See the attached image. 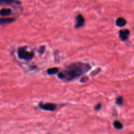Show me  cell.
Wrapping results in <instances>:
<instances>
[{"mask_svg": "<svg viewBox=\"0 0 134 134\" xmlns=\"http://www.w3.org/2000/svg\"><path fill=\"white\" fill-rule=\"evenodd\" d=\"M18 56L21 59H24L25 60H29L31 59L34 55V54L32 52L28 51L25 47H21L18 49Z\"/></svg>", "mask_w": 134, "mask_h": 134, "instance_id": "2", "label": "cell"}, {"mask_svg": "<svg viewBox=\"0 0 134 134\" xmlns=\"http://www.w3.org/2000/svg\"><path fill=\"white\" fill-rule=\"evenodd\" d=\"M85 23V19L83 16L81 14L78 15L76 17V23L75 25V28H79L82 27Z\"/></svg>", "mask_w": 134, "mask_h": 134, "instance_id": "4", "label": "cell"}, {"mask_svg": "<svg viewBox=\"0 0 134 134\" xmlns=\"http://www.w3.org/2000/svg\"><path fill=\"white\" fill-rule=\"evenodd\" d=\"M116 104L118 105H121L123 103V98L122 96L118 97L116 99Z\"/></svg>", "mask_w": 134, "mask_h": 134, "instance_id": "12", "label": "cell"}, {"mask_svg": "<svg viewBox=\"0 0 134 134\" xmlns=\"http://www.w3.org/2000/svg\"><path fill=\"white\" fill-rule=\"evenodd\" d=\"M126 24V20L122 17L118 18L116 20V25L117 26L122 27Z\"/></svg>", "mask_w": 134, "mask_h": 134, "instance_id": "7", "label": "cell"}, {"mask_svg": "<svg viewBox=\"0 0 134 134\" xmlns=\"http://www.w3.org/2000/svg\"><path fill=\"white\" fill-rule=\"evenodd\" d=\"M21 2L18 0H0V5L20 4Z\"/></svg>", "mask_w": 134, "mask_h": 134, "instance_id": "6", "label": "cell"}, {"mask_svg": "<svg viewBox=\"0 0 134 134\" xmlns=\"http://www.w3.org/2000/svg\"><path fill=\"white\" fill-rule=\"evenodd\" d=\"M12 13V10L8 8H3L0 10V15L2 16H7L10 15Z\"/></svg>", "mask_w": 134, "mask_h": 134, "instance_id": "8", "label": "cell"}, {"mask_svg": "<svg viewBox=\"0 0 134 134\" xmlns=\"http://www.w3.org/2000/svg\"><path fill=\"white\" fill-rule=\"evenodd\" d=\"M59 71V69L57 68H52L48 69L47 70V73L49 75H52L55 74L57 73H58Z\"/></svg>", "mask_w": 134, "mask_h": 134, "instance_id": "10", "label": "cell"}, {"mask_svg": "<svg viewBox=\"0 0 134 134\" xmlns=\"http://www.w3.org/2000/svg\"><path fill=\"white\" fill-rule=\"evenodd\" d=\"M113 125H114V127L117 129H121L123 127L122 124L118 120L114 121V122L113 123Z\"/></svg>", "mask_w": 134, "mask_h": 134, "instance_id": "11", "label": "cell"}, {"mask_svg": "<svg viewBox=\"0 0 134 134\" xmlns=\"http://www.w3.org/2000/svg\"><path fill=\"white\" fill-rule=\"evenodd\" d=\"M101 106H102V105H101V104H100V103L97 104L95 106L94 109H95V110H99V109H100Z\"/></svg>", "mask_w": 134, "mask_h": 134, "instance_id": "13", "label": "cell"}, {"mask_svg": "<svg viewBox=\"0 0 134 134\" xmlns=\"http://www.w3.org/2000/svg\"><path fill=\"white\" fill-rule=\"evenodd\" d=\"M91 69V66L87 63L82 62H75L69 64L66 68L58 74V77L66 82L75 80Z\"/></svg>", "mask_w": 134, "mask_h": 134, "instance_id": "1", "label": "cell"}, {"mask_svg": "<svg viewBox=\"0 0 134 134\" xmlns=\"http://www.w3.org/2000/svg\"><path fill=\"white\" fill-rule=\"evenodd\" d=\"M129 34H130V31L128 29L120 30L119 31V36L120 39L122 41H126V40L128 39Z\"/></svg>", "mask_w": 134, "mask_h": 134, "instance_id": "5", "label": "cell"}, {"mask_svg": "<svg viewBox=\"0 0 134 134\" xmlns=\"http://www.w3.org/2000/svg\"><path fill=\"white\" fill-rule=\"evenodd\" d=\"M15 20V18H0V25H4L7 24H9L13 22Z\"/></svg>", "mask_w": 134, "mask_h": 134, "instance_id": "9", "label": "cell"}, {"mask_svg": "<svg viewBox=\"0 0 134 134\" xmlns=\"http://www.w3.org/2000/svg\"><path fill=\"white\" fill-rule=\"evenodd\" d=\"M39 107L42 109L49 111H53L57 108V105L52 103H40Z\"/></svg>", "mask_w": 134, "mask_h": 134, "instance_id": "3", "label": "cell"}, {"mask_svg": "<svg viewBox=\"0 0 134 134\" xmlns=\"http://www.w3.org/2000/svg\"><path fill=\"white\" fill-rule=\"evenodd\" d=\"M44 46H42V47H40V49H39V52L41 53V54H42V53H43V52H44Z\"/></svg>", "mask_w": 134, "mask_h": 134, "instance_id": "14", "label": "cell"}]
</instances>
